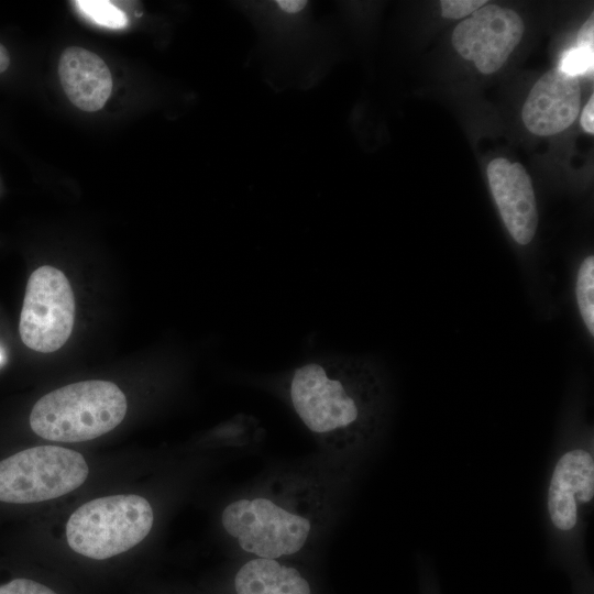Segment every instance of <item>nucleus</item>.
Segmentation results:
<instances>
[{"label":"nucleus","mask_w":594,"mask_h":594,"mask_svg":"<svg viewBox=\"0 0 594 594\" xmlns=\"http://www.w3.org/2000/svg\"><path fill=\"white\" fill-rule=\"evenodd\" d=\"M0 594H57L52 588L28 579H14L0 586Z\"/></svg>","instance_id":"a211bd4d"},{"label":"nucleus","mask_w":594,"mask_h":594,"mask_svg":"<svg viewBox=\"0 0 594 594\" xmlns=\"http://www.w3.org/2000/svg\"><path fill=\"white\" fill-rule=\"evenodd\" d=\"M524 32V21L516 11L486 3L454 28L451 42L480 73L491 75L506 63Z\"/></svg>","instance_id":"6e6552de"},{"label":"nucleus","mask_w":594,"mask_h":594,"mask_svg":"<svg viewBox=\"0 0 594 594\" xmlns=\"http://www.w3.org/2000/svg\"><path fill=\"white\" fill-rule=\"evenodd\" d=\"M580 111L579 78L556 67L544 73L529 91L521 119L530 133L549 136L566 130Z\"/></svg>","instance_id":"1a4fd4ad"},{"label":"nucleus","mask_w":594,"mask_h":594,"mask_svg":"<svg viewBox=\"0 0 594 594\" xmlns=\"http://www.w3.org/2000/svg\"><path fill=\"white\" fill-rule=\"evenodd\" d=\"M487 179L513 239L521 245L530 243L538 227V210L532 183L525 167L497 157L487 166Z\"/></svg>","instance_id":"9d476101"},{"label":"nucleus","mask_w":594,"mask_h":594,"mask_svg":"<svg viewBox=\"0 0 594 594\" xmlns=\"http://www.w3.org/2000/svg\"><path fill=\"white\" fill-rule=\"evenodd\" d=\"M486 3L485 0H442L441 15L452 20L466 18Z\"/></svg>","instance_id":"f3484780"},{"label":"nucleus","mask_w":594,"mask_h":594,"mask_svg":"<svg viewBox=\"0 0 594 594\" xmlns=\"http://www.w3.org/2000/svg\"><path fill=\"white\" fill-rule=\"evenodd\" d=\"M151 504L135 494H118L89 501L66 524V539L77 553L105 560L140 543L153 527Z\"/></svg>","instance_id":"39448f33"},{"label":"nucleus","mask_w":594,"mask_h":594,"mask_svg":"<svg viewBox=\"0 0 594 594\" xmlns=\"http://www.w3.org/2000/svg\"><path fill=\"white\" fill-rule=\"evenodd\" d=\"M58 76L69 101L87 112L100 110L112 91V77L105 61L79 46H69L63 51Z\"/></svg>","instance_id":"f8f14e48"},{"label":"nucleus","mask_w":594,"mask_h":594,"mask_svg":"<svg viewBox=\"0 0 594 594\" xmlns=\"http://www.w3.org/2000/svg\"><path fill=\"white\" fill-rule=\"evenodd\" d=\"M127 408V398L114 383L84 381L41 397L32 408L30 426L47 440L87 441L114 429Z\"/></svg>","instance_id":"20e7f679"},{"label":"nucleus","mask_w":594,"mask_h":594,"mask_svg":"<svg viewBox=\"0 0 594 594\" xmlns=\"http://www.w3.org/2000/svg\"><path fill=\"white\" fill-rule=\"evenodd\" d=\"M10 65V55L8 50L0 43V74L6 72Z\"/></svg>","instance_id":"412c9836"},{"label":"nucleus","mask_w":594,"mask_h":594,"mask_svg":"<svg viewBox=\"0 0 594 594\" xmlns=\"http://www.w3.org/2000/svg\"><path fill=\"white\" fill-rule=\"evenodd\" d=\"M76 4L86 16L102 26L121 29L128 23L125 14L109 1L79 0Z\"/></svg>","instance_id":"2eb2a0df"},{"label":"nucleus","mask_w":594,"mask_h":594,"mask_svg":"<svg viewBox=\"0 0 594 594\" xmlns=\"http://www.w3.org/2000/svg\"><path fill=\"white\" fill-rule=\"evenodd\" d=\"M1 360H2V354H1V352H0V362H1Z\"/></svg>","instance_id":"4be33fe9"},{"label":"nucleus","mask_w":594,"mask_h":594,"mask_svg":"<svg viewBox=\"0 0 594 594\" xmlns=\"http://www.w3.org/2000/svg\"><path fill=\"white\" fill-rule=\"evenodd\" d=\"M576 300L581 316L590 333L594 334V257L587 256L581 264L576 279Z\"/></svg>","instance_id":"4468645a"},{"label":"nucleus","mask_w":594,"mask_h":594,"mask_svg":"<svg viewBox=\"0 0 594 594\" xmlns=\"http://www.w3.org/2000/svg\"><path fill=\"white\" fill-rule=\"evenodd\" d=\"M89 468L77 451L41 446L0 461V501L31 504L61 497L87 480Z\"/></svg>","instance_id":"423d86ee"},{"label":"nucleus","mask_w":594,"mask_h":594,"mask_svg":"<svg viewBox=\"0 0 594 594\" xmlns=\"http://www.w3.org/2000/svg\"><path fill=\"white\" fill-rule=\"evenodd\" d=\"M594 43V14L592 13L580 29L576 37V46L587 50L593 48Z\"/></svg>","instance_id":"6ab92c4d"},{"label":"nucleus","mask_w":594,"mask_h":594,"mask_svg":"<svg viewBox=\"0 0 594 594\" xmlns=\"http://www.w3.org/2000/svg\"><path fill=\"white\" fill-rule=\"evenodd\" d=\"M253 24L272 82L310 87L326 75L327 29L307 0L237 1Z\"/></svg>","instance_id":"7ed1b4c3"},{"label":"nucleus","mask_w":594,"mask_h":594,"mask_svg":"<svg viewBox=\"0 0 594 594\" xmlns=\"http://www.w3.org/2000/svg\"><path fill=\"white\" fill-rule=\"evenodd\" d=\"M233 594H312V588L285 560L252 557L235 571Z\"/></svg>","instance_id":"ddd939ff"},{"label":"nucleus","mask_w":594,"mask_h":594,"mask_svg":"<svg viewBox=\"0 0 594 594\" xmlns=\"http://www.w3.org/2000/svg\"><path fill=\"white\" fill-rule=\"evenodd\" d=\"M594 95H591L588 101L582 110L580 123L583 130L590 134L594 133Z\"/></svg>","instance_id":"aec40b11"},{"label":"nucleus","mask_w":594,"mask_h":594,"mask_svg":"<svg viewBox=\"0 0 594 594\" xmlns=\"http://www.w3.org/2000/svg\"><path fill=\"white\" fill-rule=\"evenodd\" d=\"M283 388L299 420L329 452H350L374 432L380 385L360 363L309 360L289 371Z\"/></svg>","instance_id":"f03ea898"},{"label":"nucleus","mask_w":594,"mask_h":594,"mask_svg":"<svg viewBox=\"0 0 594 594\" xmlns=\"http://www.w3.org/2000/svg\"><path fill=\"white\" fill-rule=\"evenodd\" d=\"M74 320V293L65 274L48 265L35 270L28 280L20 315L22 342L37 352H54L70 337Z\"/></svg>","instance_id":"0eeeda50"},{"label":"nucleus","mask_w":594,"mask_h":594,"mask_svg":"<svg viewBox=\"0 0 594 594\" xmlns=\"http://www.w3.org/2000/svg\"><path fill=\"white\" fill-rule=\"evenodd\" d=\"M594 50L579 46L566 50L560 59L558 68L566 75L578 77L593 74Z\"/></svg>","instance_id":"dca6fc26"},{"label":"nucleus","mask_w":594,"mask_h":594,"mask_svg":"<svg viewBox=\"0 0 594 594\" xmlns=\"http://www.w3.org/2000/svg\"><path fill=\"white\" fill-rule=\"evenodd\" d=\"M326 481L304 473L272 475L229 502L224 532L252 557L286 560L314 546L330 514Z\"/></svg>","instance_id":"f257e3e1"},{"label":"nucleus","mask_w":594,"mask_h":594,"mask_svg":"<svg viewBox=\"0 0 594 594\" xmlns=\"http://www.w3.org/2000/svg\"><path fill=\"white\" fill-rule=\"evenodd\" d=\"M594 496V460L590 452L574 449L557 462L548 488V512L560 530H571L579 516V505Z\"/></svg>","instance_id":"9b49d317"}]
</instances>
